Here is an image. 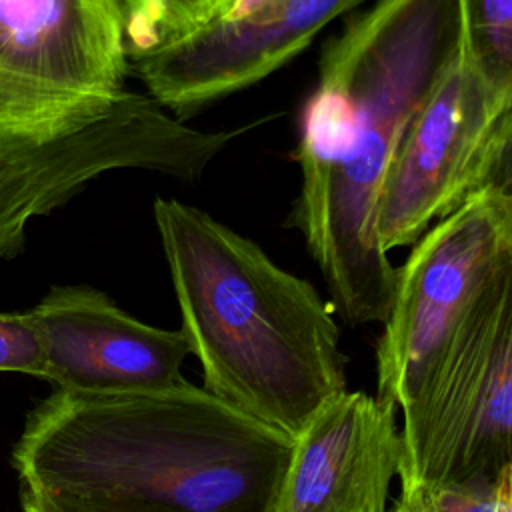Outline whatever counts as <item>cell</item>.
<instances>
[{
  "label": "cell",
  "instance_id": "obj_1",
  "mask_svg": "<svg viewBox=\"0 0 512 512\" xmlns=\"http://www.w3.org/2000/svg\"><path fill=\"white\" fill-rule=\"evenodd\" d=\"M456 50L454 0H372L322 46L300 116V192L288 224L350 326L390 312L398 266L378 242V198L408 124Z\"/></svg>",
  "mask_w": 512,
  "mask_h": 512
},
{
  "label": "cell",
  "instance_id": "obj_2",
  "mask_svg": "<svg viewBox=\"0 0 512 512\" xmlns=\"http://www.w3.org/2000/svg\"><path fill=\"white\" fill-rule=\"evenodd\" d=\"M292 446L190 382L54 388L28 412L10 462L22 488L98 512H270Z\"/></svg>",
  "mask_w": 512,
  "mask_h": 512
},
{
  "label": "cell",
  "instance_id": "obj_3",
  "mask_svg": "<svg viewBox=\"0 0 512 512\" xmlns=\"http://www.w3.org/2000/svg\"><path fill=\"white\" fill-rule=\"evenodd\" d=\"M152 212L204 390L296 438L346 390L332 306L208 212L174 198H156Z\"/></svg>",
  "mask_w": 512,
  "mask_h": 512
},
{
  "label": "cell",
  "instance_id": "obj_4",
  "mask_svg": "<svg viewBox=\"0 0 512 512\" xmlns=\"http://www.w3.org/2000/svg\"><path fill=\"white\" fill-rule=\"evenodd\" d=\"M252 126L202 130L134 90L92 114L0 70V258L20 256L30 222L96 178L144 170L192 184Z\"/></svg>",
  "mask_w": 512,
  "mask_h": 512
},
{
  "label": "cell",
  "instance_id": "obj_5",
  "mask_svg": "<svg viewBox=\"0 0 512 512\" xmlns=\"http://www.w3.org/2000/svg\"><path fill=\"white\" fill-rule=\"evenodd\" d=\"M402 412V488L494 484L512 472V274L486 294Z\"/></svg>",
  "mask_w": 512,
  "mask_h": 512
},
{
  "label": "cell",
  "instance_id": "obj_6",
  "mask_svg": "<svg viewBox=\"0 0 512 512\" xmlns=\"http://www.w3.org/2000/svg\"><path fill=\"white\" fill-rule=\"evenodd\" d=\"M512 274L510 184L490 186L430 226L396 268L376 342V396L404 408L498 280Z\"/></svg>",
  "mask_w": 512,
  "mask_h": 512
},
{
  "label": "cell",
  "instance_id": "obj_7",
  "mask_svg": "<svg viewBox=\"0 0 512 512\" xmlns=\"http://www.w3.org/2000/svg\"><path fill=\"white\" fill-rule=\"evenodd\" d=\"M510 142L512 96L488 90L454 54L384 178L376 210L382 250L412 246L482 190L512 184Z\"/></svg>",
  "mask_w": 512,
  "mask_h": 512
},
{
  "label": "cell",
  "instance_id": "obj_8",
  "mask_svg": "<svg viewBox=\"0 0 512 512\" xmlns=\"http://www.w3.org/2000/svg\"><path fill=\"white\" fill-rule=\"evenodd\" d=\"M370 0H280L248 20H216L156 50L130 56L134 76L180 120L244 90L296 58L332 20Z\"/></svg>",
  "mask_w": 512,
  "mask_h": 512
},
{
  "label": "cell",
  "instance_id": "obj_9",
  "mask_svg": "<svg viewBox=\"0 0 512 512\" xmlns=\"http://www.w3.org/2000/svg\"><path fill=\"white\" fill-rule=\"evenodd\" d=\"M0 70L92 114L128 90L118 0H0Z\"/></svg>",
  "mask_w": 512,
  "mask_h": 512
},
{
  "label": "cell",
  "instance_id": "obj_10",
  "mask_svg": "<svg viewBox=\"0 0 512 512\" xmlns=\"http://www.w3.org/2000/svg\"><path fill=\"white\" fill-rule=\"evenodd\" d=\"M46 344L54 388L78 392L160 390L186 382L190 354L182 330L150 326L86 284L52 286L30 308Z\"/></svg>",
  "mask_w": 512,
  "mask_h": 512
},
{
  "label": "cell",
  "instance_id": "obj_11",
  "mask_svg": "<svg viewBox=\"0 0 512 512\" xmlns=\"http://www.w3.org/2000/svg\"><path fill=\"white\" fill-rule=\"evenodd\" d=\"M400 458L396 406L344 390L294 438L270 512H388Z\"/></svg>",
  "mask_w": 512,
  "mask_h": 512
},
{
  "label": "cell",
  "instance_id": "obj_12",
  "mask_svg": "<svg viewBox=\"0 0 512 512\" xmlns=\"http://www.w3.org/2000/svg\"><path fill=\"white\" fill-rule=\"evenodd\" d=\"M458 58L498 96H512V0H454Z\"/></svg>",
  "mask_w": 512,
  "mask_h": 512
},
{
  "label": "cell",
  "instance_id": "obj_13",
  "mask_svg": "<svg viewBox=\"0 0 512 512\" xmlns=\"http://www.w3.org/2000/svg\"><path fill=\"white\" fill-rule=\"evenodd\" d=\"M128 56L190 36L230 14L236 0H118Z\"/></svg>",
  "mask_w": 512,
  "mask_h": 512
},
{
  "label": "cell",
  "instance_id": "obj_14",
  "mask_svg": "<svg viewBox=\"0 0 512 512\" xmlns=\"http://www.w3.org/2000/svg\"><path fill=\"white\" fill-rule=\"evenodd\" d=\"M510 480L404 486L392 512H510Z\"/></svg>",
  "mask_w": 512,
  "mask_h": 512
},
{
  "label": "cell",
  "instance_id": "obj_15",
  "mask_svg": "<svg viewBox=\"0 0 512 512\" xmlns=\"http://www.w3.org/2000/svg\"><path fill=\"white\" fill-rule=\"evenodd\" d=\"M0 372L46 376V344L32 310L0 312Z\"/></svg>",
  "mask_w": 512,
  "mask_h": 512
},
{
  "label": "cell",
  "instance_id": "obj_16",
  "mask_svg": "<svg viewBox=\"0 0 512 512\" xmlns=\"http://www.w3.org/2000/svg\"><path fill=\"white\" fill-rule=\"evenodd\" d=\"M20 506H22V512H98V510H90V508H82L76 504L34 494L22 486H20Z\"/></svg>",
  "mask_w": 512,
  "mask_h": 512
},
{
  "label": "cell",
  "instance_id": "obj_17",
  "mask_svg": "<svg viewBox=\"0 0 512 512\" xmlns=\"http://www.w3.org/2000/svg\"><path fill=\"white\" fill-rule=\"evenodd\" d=\"M278 2L280 0H236L230 14L222 20H248V18L264 14L266 10H270Z\"/></svg>",
  "mask_w": 512,
  "mask_h": 512
}]
</instances>
